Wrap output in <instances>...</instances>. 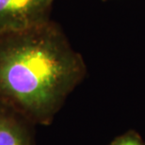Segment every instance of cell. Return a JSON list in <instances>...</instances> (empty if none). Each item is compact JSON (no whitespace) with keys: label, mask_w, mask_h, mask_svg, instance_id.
I'll return each instance as SVG.
<instances>
[{"label":"cell","mask_w":145,"mask_h":145,"mask_svg":"<svg viewBox=\"0 0 145 145\" xmlns=\"http://www.w3.org/2000/svg\"><path fill=\"white\" fill-rule=\"evenodd\" d=\"M86 74L83 57L51 21L0 33V104L48 125Z\"/></svg>","instance_id":"cell-1"},{"label":"cell","mask_w":145,"mask_h":145,"mask_svg":"<svg viewBox=\"0 0 145 145\" xmlns=\"http://www.w3.org/2000/svg\"><path fill=\"white\" fill-rule=\"evenodd\" d=\"M53 0H0V33L22 30L49 20Z\"/></svg>","instance_id":"cell-2"},{"label":"cell","mask_w":145,"mask_h":145,"mask_svg":"<svg viewBox=\"0 0 145 145\" xmlns=\"http://www.w3.org/2000/svg\"><path fill=\"white\" fill-rule=\"evenodd\" d=\"M29 121L0 104V145H33Z\"/></svg>","instance_id":"cell-3"},{"label":"cell","mask_w":145,"mask_h":145,"mask_svg":"<svg viewBox=\"0 0 145 145\" xmlns=\"http://www.w3.org/2000/svg\"><path fill=\"white\" fill-rule=\"evenodd\" d=\"M109 145H145V142L137 132L128 131L116 138Z\"/></svg>","instance_id":"cell-4"},{"label":"cell","mask_w":145,"mask_h":145,"mask_svg":"<svg viewBox=\"0 0 145 145\" xmlns=\"http://www.w3.org/2000/svg\"><path fill=\"white\" fill-rule=\"evenodd\" d=\"M53 1H54V0H53Z\"/></svg>","instance_id":"cell-5"}]
</instances>
